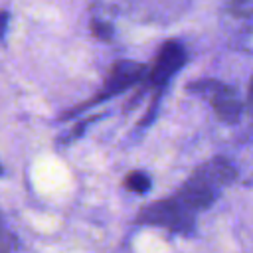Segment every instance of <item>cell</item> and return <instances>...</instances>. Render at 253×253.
I'll list each match as a JSON object with an SVG mask.
<instances>
[{"label": "cell", "instance_id": "4", "mask_svg": "<svg viewBox=\"0 0 253 253\" xmlns=\"http://www.w3.org/2000/svg\"><path fill=\"white\" fill-rule=\"evenodd\" d=\"M144 65L142 63H136V61H119L115 63V67L111 69L109 77H107V83H105V89L99 93L97 101L99 99H107L115 93H121L125 91L126 87H130L132 83H136L142 75H144Z\"/></svg>", "mask_w": 253, "mask_h": 253}, {"label": "cell", "instance_id": "2", "mask_svg": "<svg viewBox=\"0 0 253 253\" xmlns=\"http://www.w3.org/2000/svg\"><path fill=\"white\" fill-rule=\"evenodd\" d=\"M188 89L206 97L221 121L233 123L241 115V101L237 99L235 91L225 83H219L213 79H204V81H196V83L188 85Z\"/></svg>", "mask_w": 253, "mask_h": 253}, {"label": "cell", "instance_id": "3", "mask_svg": "<svg viewBox=\"0 0 253 253\" xmlns=\"http://www.w3.org/2000/svg\"><path fill=\"white\" fill-rule=\"evenodd\" d=\"M184 59H186V51L178 42L164 43L162 49L158 51L156 59H154V65H152L150 73H148L150 85H156V87L164 85L184 65Z\"/></svg>", "mask_w": 253, "mask_h": 253}, {"label": "cell", "instance_id": "5", "mask_svg": "<svg viewBox=\"0 0 253 253\" xmlns=\"http://www.w3.org/2000/svg\"><path fill=\"white\" fill-rule=\"evenodd\" d=\"M125 186L136 194H144L150 188V178L144 172H130L125 180Z\"/></svg>", "mask_w": 253, "mask_h": 253}, {"label": "cell", "instance_id": "6", "mask_svg": "<svg viewBox=\"0 0 253 253\" xmlns=\"http://www.w3.org/2000/svg\"><path fill=\"white\" fill-rule=\"evenodd\" d=\"M0 253H18V239L0 219Z\"/></svg>", "mask_w": 253, "mask_h": 253}, {"label": "cell", "instance_id": "1", "mask_svg": "<svg viewBox=\"0 0 253 253\" xmlns=\"http://www.w3.org/2000/svg\"><path fill=\"white\" fill-rule=\"evenodd\" d=\"M233 178L235 168L229 160H208L192 172V176L174 196L142 208L138 213V223L164 227L176 233H190L196 225V215L208 210L233 182Z\"/></svg>", "mask_w": 253, "mask_h": 253}, {"label": "cell", "instance_id": "7", "mask_svg": "<svg viewBox=\"0 0 253 253\" xmlns=\"http://www.w3.org/2000/svg\"><path fill=\"white\" fill-rule=\"evenodd\" d=\"M247 109L253 117V79H251V85H249V95H247Z\"/></svg>", "mask_w": 253, "mask_h": 253}, {"label": "cell", "instance_id": "8", "mask_svg": "<svg viewBox=\"0 0 253 253\" xmlns=\"http://www.w3.org/2000/svg\"><path fill=\"white\" fill-rule=\"evenodd\" d=\"M6 22H8V16H6L4 12H0V36H2V32H4V26H6Z\"/></svg>", "mask_w": 253, "mask_h": 253}]
</instances>
